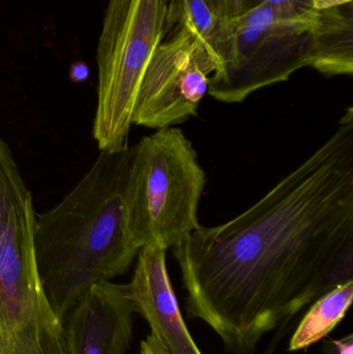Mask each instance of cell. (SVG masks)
I'll return each mask as SVG.
<instances>
[{
    "label": "cell",
    "instance_id": "ba28073f",
    "mask_svg": "<svg viewBox=\"0 0 353 354\" xmlns=\"http://www.w3.org/2000/svg\"><path fill=\"white\" fill-rule=\"evenodd\" d=\"M135 307L128 284L97 283L75 304L64 324L72 354H126Z\"/></svg>",
    "mask_w": 353,
    "mask_h": 354
},
{
    "label": "cell",
    "instance_id": "277c9868",
    "mask_svg": "<svg viewBox=\"0 0 353 354\" xmlns=\"http://www.w3.org/2000/svg\"><path fill=\"white\" fill-rule=\"evenodd\" d=\"M178 23V0H109L97 52L93 138L99 151L128 145L145 70Z\"/></svg>",
    "mask_w": 353,
    "mask_h": 354
},
{
    "label": "cell",
    "instance_id": "2e32d148",
    "mask_svg": "<svg viewBox=\"0 0 353 354\" xmlns=\"http://www.w3.org/2000/svg\"><path fill=\"white\" fill-rule=\"evenodd\" d=\"M140 354H167V353L158 342L157 339L149 334L144 340L141 341Z\"/></svg>",
    "mask_w": 353,
    "mask_h": 354
},
{
    "label": "cell",
    "instance_id": "e0dca14e",
    "mask_svg": "<svg viewBox=\"0 0 353 354\" xmlns=\"http://www.w3.org/2000/svg\"><path fill=\"white\" fill-rule=\"evenodd\" d=\"M311 2H312L314 10H323L350 3L352 0H311Z\"/></svg>",
    "mask_w": 353,
    "mask_h": 354
},
{
    "label": "cell",
    "instance_id": "5bb4252c",
    "mask_svg": "<svg viewBox=\"0 0 353 354\" xmlns=\"http://www.w3.org/2000/svg\"><path fill=\"white\" fill-rule=\"evenodd\" d=\"M263 3L284 16H306L315 12L311 0H257V4Z\"/></svg>",
    "mask_w": 353,
    "mask_h": 354
},
{
    "label": "cell",
    "instance_id": "7a4b0ae2",
    "mask_svg": "<svg viewBox=\"0 0 353 354\" xmlns=\"http://www.w3.org/2000/svg\"><path fill=\"white\" fill-rule=\"evenodd\" d=\"M132 147L102 151L90 169L35 229L37 270L64 322L93 285L126 274L140 250L128 236L124 191Z\"/></svg>",
    "mask_w": 353,
    "mask_h": 354
},
{
    "label": "cell",
    "instance_id": "5b68a950",
    "mask_svg": "<svg viewBox=\"0 0 353 354\" xmlns=\"http://www.w3.org/2000/svg\"><path fill=\"white\" fill-rule=\"evenodd\" d=\"M317 16L318 10L284 16L259 3L223 21L209 95L222 103H242L255 91L285 82L296 71L310 66L311 30Z\"/></svg>",
    "mask_w": 353,
    "mask_h": 354
},
{
    "label": "cell",
    "instance_id": "7c38bea8",
    "mask_svg": "<svg viewBox=\"0 0 353 354\" xmlns=\"http://www.w3.org/2000/svg\"><path fill=\"white\" fill-rule=\"evenodd\" d=\"M178 23L201 41L218 64L216 48L223 20L213 12L205 0H178Z\"/></svg>",
    "mask_w": 353,
    "mask_h": 354
},
{
    "label": "cell",
    "instance_id": "8fae6325",
    "mask_svg": "<svg viewBox=\"0 0 353 354\" xmlns=\"http://www.w3.org/2000/svg\"><path fill=\"white\" fill-rule=\"evenodd\" d=\"M352 301L353 280L313 301L290 340L289 351H302L325 339L345 317Z\"/></svg>",
    "mask_w": 353,
    "mask_h": 354
},
{
    "label": "cell",
    "instance_id": "3957f363",
    "mask_svg": "<svg viewBox=\"0 0 353 354\" xmlns=\"http://www.w3.org/2000/svg\"><path fill=\"white\" fill-rule=\"evenodd\" d=\"M205 172L192 142L180 129L167 127L132 147L124 212L135 247L182 245L200 227L199 202Z\"/></svg>",
    "mask_w": 353,
    "mask_h": 354
},
{
    "label": "cell",
    "instance_id": "30bf717a",
    "mask_svg": "<svg viewBox=\"0 0 353 354\" xmlns=\"http://www.w3.org/2000/svg\"><path fill=\"white\" fill-rule=\"evenodd\" d=\"M310 68L325 76L353 73L352 2L318 10L311 30Z\"/></svg>",
    "mask_w": 353,
    "mask_h": 354
},
{
    "label": "cell",
    "instance_id": "52a82bcc",
    "mask_svg": "<svg viewBox=\"0 0 353 354\" xmlns=\"http://www.w3.org/2000/svg\"><path fill=\"white\" fill-rule=\"evenodd\" d=\"M0 354H72L37 270L0 274Z\"/></svg>",
    "mask_w": 353,
    "mask_h": 354
},
{
    "label": "cell",
    "instance_id": "8992f818",
    "mask_svg": "<svg viewBox=\"0 0 353 354\" xmlns=\"http://www.w3.org/2000/svg\"><path fill=\"white\" fill-rule=\"evenodd\" d=\"M215 58L184 25L178 24L149 62L135 101L133 124L173 127L197 115L209 91Z\"/></svg>",
    "mask_w": 353,
    "mask_h": 354
},
{
    "label": "cell",
    "instance_id": "9a60e30c",
    "mask_svg": "<svg viewBox=\"0 0 353 354\" xmlns=\"http://www.w3.org/2000/svg\"><path fill=\"white\" fill-rule=\"evenodd\" d=\"M329 354H353V336L345 337L341 340H332L327 342Z\"/></svg>",
    "mask_w": 353,
    "mask_h": 354
},
{
    "label": "cell",
    "instance_id": "9c48e42d",
    "mask_svg": "<svg viewBox=\"0 0 353 354\" xmlns=\"http://www.w3.org/2000/svg\"><path fill=\"white\" fill-rule=\"evenodd\" d=\"M166 251L159 245H145L139 251L128 284L135 312L146 320L151 336L167 354H202L180 313L166 266Z\"/></svg>",
    "mask_w": 353,
    "mask_h": 354
},
{
    "label": "cell",
    "instance_id": "6da1fadb",
    "mask_svg": "<svg viewBox=\"0 0 353 354\" xmlns=\"http://www.w3.org/2000/svg\"><path fill=\"white\" fill-rule=\"evenodd\" d=\"M186 311L230 354L353 280V108L327 140L246 212L173 248Z\"/></svg>",
    "mask_w": 353,
    "mask_h": 354
},
{
    "label": "cell",
    "instance_id": "ac0fdd59",
    "mask_svg": "<svg viewBox=\"0 0 353 354\" xmlns=\"http://www.w3.org/2000/svg\"><path fill=\"white\" fill-rule=\"evenodd\" d=\"M87 74H88V68L85 64H74L72 68V76L74 77L76 80H83L86 78Z\"/></svg>",
    "mask_w": 353,
    "mask_h": 354
},
{
    "label": "cell",
    "instance_id": "4fadbf2b",
    "mask_svg": "<svg viewBox=\"0 0 353 354\" xmlns=\"http://www.w3.org/2000/svg\"><path fill=\"white\" fill-rule=\"evenodd\" d=\"M221 20L228 21L246 14L257 6V0H205Z\"/></svg>",
    "mask_w": 353,
    "mask_h": 354
}]
</instances>
